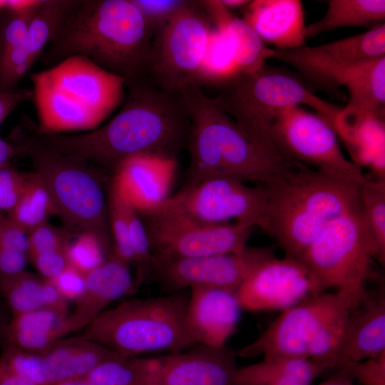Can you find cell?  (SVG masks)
Instances as JSON below:
<instances>
[{
	"instance_id": "6da1fadb",
	"label": "cell",
	"mask_w": 385,
	"mask_h": 385,
	"mask_svg": "<svg viewBox=\"0 0 385 385\" xmlns=\"http://www.w3.org/2000/svg\"><path fill=\"white\" fill-rule=\"evenodd\" d=\"M123 107L109 122L81 134H36L34 142L113 173L140 154L175 158L188 143L190 120L180 95L168 93L148 77L125 81Z\"/></svg>"
},
{
	"instance_id": "7a4b0ae2",
	"label": "cell",
	"mask_w": 385,
	"mask_h": 385,
	"mask_svg": "<svg viewBox=\"0 0 385 385\" xmlns=\"http://www.w3.org/2000/svg\"><path fill=\"white\" fill-rule=\"evenodd\" d=\"M153 38L131 0H83L41 56L48 66L85 56L127 81L148 76Z\"/></svg>"
},
{
	"instance_id": "3957f363",
	"label": "cell",
	"mask_w": 385,
	"mask_h": 385,
	"mask_svg": "<svg viewBox=\"0 0 385 385\" xmlns=\"http://www.w3.org/2000/svg\"><path fill=\"white\" fill-rule=\"evenodd\" d=\"M37 134L92 130L125 101V79L73 56L30 74Z\"/></svg>"
},
{
	"instance_id": "277c9868",
	"label": "cell",
	"mask_w": 385,
	"mask_h": 385,
	"mask_svg": "<svg viewBox=\"0 0 385 385\" xmlns=\"http://www.w3.org/2000/svg\"><path fill=\"white\" fill-rule=\"evenodd\" d=\"M361 186L301 164L266 186V232L285 255L299 259L332 221L360 205Z\"/></svg>"
},
{
	"instance_id": "5b68a950",
	"label": "cell",
	"mask_w": 385,
	"mask_h": 385,
	"mask_svg": "<svg viewBox=\"0 0 385 385\" xmlns=\"http://www.w3.org/2000/svg\"><path fill=\"white\" fill-rule=\"evenodd\" d=\"M188 298L187 289L124 301L103 312L78 337L128 359L186 349L183 323Z\"/></svg>"
},
{
	"instance_id": "8992f818",
	"label": "cell",
	"mask_w": 385,
	"mask_h": 385,
	"mask_svg": "<svg viewBox=\"0 0 385 385\" xmlns=\"http://www.w3.org/2000/svg\"><path fill=\"white\" fill-rule=\"evenodd\" d=\"M216 86L218 94L214 99L218 106L249 135L278 150L272 129L283 110L309 106L333 127L342 109L319 98L295 77L265 64Z\"/></svg>"
},
{
	"instance_id": "52a82bcc",
	"label": "cell",
	"mask_w": 385,
	"mask_h": 385,
	"mask_svg": "<svg viewBox=\"0 0 385 385\" xmlns=\"http://www.w3.org/2000/svg\"><path fill=\"white\" fill-rule=\"evenodd\" d=\"M351 309L366 296L378 251L361 204L332 221L299 258Z\"/></svg>"
},
{
	"instance_id": "ba28073f",
	"label": "cell",
	"mask_w": 385,
	"mask_h": 385,
	"mask_svg": "<svg viewBox=\"0 0 385 385\" xmlns=\"http://www.w3.org/2000/svg\"><path fill=\"white\" fill-rule=\"evenodd\" d=\"M35 172L45 183L57 215L81 232L97 235L111 247V230L103 185L88 163L41 147L31 140L21 145Z\"/></svg>"
},
{
	"instance_id": "9c48e42d",
	"label": "cell",
	"mask_w": 385,
	"mask_h": 385,
	"mask_svg": "<svg viewBox=\"0 0 385 385\" xmlns=\"http://www.w3.org/2000/svg\"><path fill=\"white\" fill-rule=\"evenodd\" d=\"M211 21L200 1H188L152 42L148 77L173 94L202 85V68Z\"/></svg>"
},
{
	"instance_id": "30bf717a",
	"label": "cell",
	"mask_w": 385,
	"mask_h": 385,
	"mask_svg": "<svg viewBox=\"0 0 385 385\" xmlns=\"http://www.w3.org/2000/svg\"><path fill=\"white\" fill-rule=\"evenodd\" d=\"M212 131L206 149L209 176L268 186L299 165L254 139L212 98Z\"/></svg>"
},
{
	"instance_id": "8fae6325",
	"label": "cell",
	"mask_w": 385,
	"mask_h": 385,
	"mask_svg": "<svg viewBox=\"0 0 385 385\" xmlns=\"http://www.w3.org/2000/svg\"><path fill=\"white\" fill-rule=\"evenodd\" d=\"M138 213L152 252L158 255L197 257L241 252L247 248L252 230L237 222H202L165 201Z\"/></svg>"
},
{
	"instance_id": "7c38bea8",
	"label": "cell",
	"mask_w": 385,
	"mask_h": 385,
	"mask_svg": "<svg viewBox=\"0 0 385 385\" xmlns=\"http://www.w3.org/2000/svg\"><path fill=\"white\" fill-rule=\"evenodd\" d=\"M272 138L289 160L334 178L362 185L366 175L341 149L332 125L315 112L302 106L287 108L276 117Z\"/></svg>"
},
{
	"instance_id": "4fadbf2b",
	"label": "cell",
	"mask_w": 385,
	"mask_h": 385,
	"mask_svg": "<svg viewBox=\"0 0 385 385\" xmlns=\"http://www.w3.org/2000/svg\"><path fill=\"white\" fill-rule=\"evenodd\" d=\"M268 190L230 178H215L184 187L165 201L202 222H235L267 230Z\"/></svg>"
},
{
	"instance_id": "5bb4252c",
	"label": "cell",
	"mask_w": 385,
	"mask_h": 385,
	"mask_svg": "<svg viewBox=\"0 0 385 385\" xmlns=\"http://www.w3.org/2000/svg\"><path fill=\"white\" fill-rule=\"evenodd\" d=\"M266 59L284 62L316 86L329 91L342 86L358 64L385 56V24L324 44L289 50L267 48Z\"/></svg>"
},
{
	"instance_id": "9a60e30c",
	"label": "cell",
	"mask_w": 385,
	"mask_h": 385,
	"mask_svg": "<svg viewBox=\"0 0 385 385\" xmlns=\"http://www.w3.org/2000/svg\"><path fill=\"white\" fill-rule=\"evenodd\" d=\"M274 257L272 247H247L241 252L197 257L153 255L151 275L168 293L197 287L236 292L260 264Z\"/></svg>"
},
{
	"instance_id": "2e32d148",
	"label": "cell",
	"mask_w": 385,
	"mask_h": 385,
	"mask_svg": "<svg viewBox=\"0 0 385 385\" xmlns=\"http://www.w3.org/2000/svg\"><path fill=\"white\" fill-rule=\"evenodd\" d=\"M343 307L349 308L335 292L311 297L281 311L255 340L239 349L236 356L309 358L310 345L320 328Z\"/></svg>"
},
{
	"instance_id": "e0dca14e",
	"label": "cell",
	"mask_w": 385,
	"mask_h": 385,
	"mask_svg": "<svg viewBox=\"0 0 385 385\" xmlns=\"http://www.w3.org/2000/svg\"><path fill=\"white\" fill-rule=\"evenodd\" d=\"M327 289L299 259L277 256L260 264L236 291L242 309L283 311Z\"/></svg>"
},
{
	"instance_id": "ac0fdd59",
	"label": "cell",
	"mask_w": 385,
	"mask_h": 385,
	"mask_svg": "<svg viewBox=\"0 0 385 385\" xmlns=\"http://www.w3.org/2000/svg\"><path fill=\"white\" fill-rule=\"evenodd\" d=\"M242 309L235 292L211 287L190 288L183 323L186 349L195 346H226L237 326Z\"/></svg>"
},
{
	"instance_id": "d6986e66",
	"label": "cell",
	"mask_w": 385,
	"mask_h": 385,
	"mask_svg": "<svg viewBox=\"0 0 385 385\" xmlns=\"http://www.w3.org/2000/svg\"><path fill=\"white\" fill-rule=\"evenodd\" d=\"M152 357L156 385H236V354L195 346Z\"/></svg>"
},
{
	"instance_id": "ffe728a7",
	"label": "cell",
	"mask_w": 385,
	"mask_h": 385,
	"mask_svg": "<svg viewBox=\"0 0 385 385\" xmlns=\"http://www.w3.org/2000/svg\"><path fill=\"white\" fill-rule=\"evenodd\" d=\"M176 169L175 158L136 155L117 168L111 185L138 212L148 210L170 197Z\"/></svg>"
},
{
	"instance_id": "44dd1931",
	"label": "cell",
	"mask_w": 385,
	"mask_h": 385,
	"mask_svg": "<svg viewBox=\"0 0 385 385\" xmlns=\"http://www.w3.org/2000/svg\"><path fill=\"white\" fill-rule=\"evenodd\" d=\"M129 265L113 252L98 267L86 274V284L74 309L66 318L70 333L84 329L114 301L134 291Z\"/></svg>"
},
{
	"instance_id": "7402d4cb",
	"label": "cell",
	"mask_w": 385,
	"mask_h": 385,
	"mask_svg": "<svg viewBox=\"0 0 385 385\" xmlns=\"http://www.w3.org/2000/svg\"><path fill=\"white\" fill-rule=\"evenodd\" d=\"M242 19L262 43L277 50L305 45L303 6L299 0L250 1L244 8Z\"/></svg>"
},
{
	"instance_id": "603a6c76",
	"label": "cell",
	"mask_w": 385,
	"mask_h": 385,
	"mask_svg": "<svg viewBox=\"0 0 385 385\" xmlns=\"http://www.w3.org/2000/svg\"><path fill=\"white\" fill-rule=\"evenodd\" d=\"M385 353V296L382 291L368 293L349 309L339 368Z\"/></svg>"
},
{
	"instance_id": "cb8c5ba5",
	"label": "cell",
	"mask_w": 385,
	"mask_h": 385,
	"mask_svg": "<svg viewBox=\"0 0 385 385\" xmlns=\"http://www.w3.org/2000/svg\"><path fill=\"white\" fill-rule=\"evenodd\" d=\"M342 86L348 101L333 128L369 118H384L385 56L362 62L353 68Z\"/></svg>"
},
{
	"instance_id": "d4e9b609",
	"label": "cell",
	"mask_w": 385,
	"mask_h": 385,
	"mask_svg": "<svg viewBox=\"0 0 385 385\" xmlns=\"http://www.w3.org/2000/svg\"><path fill=\"white\" fill-rule=\"evenodd\" d=\"M200 3L212 25L223 34L230 45L240 74L261 68L267 61V47L252 28L220 0L200 1Z\"/></svg>"
},
{
	"instance_id": "484cf974",
	"label": "cell",
	"mask_w": 385,
	"mask_h": 385,
	"mask_svg": "<svg viewBox=\"0 0 385 385\" xmlns=\"http://www.w3.org/2000/svg\"><path fill=\"white\" fill-rule=\"evenodd\" d=\"M331 368L311 358L274 356L237 368L236 385H311Z\"/></svg>"
},
{
	"instance_id": "4316f807",
	"label": "cell",
	"mask_w": 385,
	"mask_h": 385,
	"mask_svg": "<svg viewBox=\"0 0 385 385\" xmlns=\"http://www.w3.org/2000/svg\"><path fill=\"white\" fill-rule=\"evenodd\" d=\"M384 118L373 117L352 123H339L334 130L361 168L370 170V177L385 180Z\"/></svg>"
},
{
	"instance_id": "83f0119b",
	"label": "cell",
	"mask_w": 385,
	"mask_h": 385,
	"mask_svg": "<svg viewBox=\"0 0 385 385\" xmlns=\"http://www.w3.org/2000/svg\"><path fill=\"white\" fill-rule=\"evenodd\" d=\"M0 292L13 315L38 309H51L62 316L68 313L67 301L44 279L25 270L0 277Z\"/></svg>"
},
{
	"instance_id": "f1b7e54d",
	"label": "cell",
	"mask_w": 385,
	"mask_h": 385,
	"mask_svg": "<svg viewBox=\"0 0 385 385\" xmlns=\"http://www.w3.org/2000/svg\"><path fill=\"white\" fill-rule=\"evenodd\" d=\"M384 0H329L324 15L306 26L305 37L349 26L371 29L385 24Z\"/></svg>"
},
{
	"instance_id": "f546056e",
	"label": "cell",
	"mask_w": 385,
	"mask_h": 385,
	"mask_svg": "<svg viewBox=\"0 0 385 385\" xmlns=\"http://www.w3.org/2000/svg\"><path fill=\"white\" fill-rule=\"evenodd\" d=\"M67 334L66 319L58 325L54 317L43 310L19 315L5 329L8 344L33 353L43 352Z\"/></svg>"
},
{
	"instance_id": "4dcf8cb0",
	"label": "cell",
	"mask_w": 385,
	"mask_h": 385,
	"mask_svg": "<svg viewBox=\"0 0 385 385\" xmlns=\"http://www.w3.org/2000/svg\"><path fill=\"white\" fill-rule=\"evenodd\" d=\"M79 1L40 0L30 19L26 45L33 64L61 29Z\"/></svg>"
},
{
	"instance_id": "1f68e13d",
	"label": "cell",
	"mask_w": 385,
	"mask_h": 385,
	"mask_svg": "<svg viewBox=\"0 0 385 385\" xmlns=\"http://www.w3.org/2000/svg\"><path fill=\"white\" fill-rule=\"evenodd\" d=\"M53 215L57 210L43 180L36 172L27 173L23 192L6 216L29 234Z\"/></svg>"
},
{
	"instance_id": "d6a6232c",
	"label": "cell",
	"mask_w": 385,
	"mask_h": 385,
	"mask_svg": "<svg viewBox=\"0 0 385 385\" xmlns=\"http://www.w3.org/2000/svg\"><path fill=\"white\" fill-rule=\"evenodd\" d=\"M85 379L90 385H156L152 357L111 359Z\"/></svg>"
},
{
	"instance_id": "836d02e7",
	"label": "cell",
	"mask_w": 385,
	"mask_h": 385,
	"mask_svg": "<svg viewBox=\"0 0 385 385\" xmlns=\"http://www.w3.org/2000/svg\"><path fill=\"white\" fill-rule=\"evenodd\" d=\"M240 73L230 45L223 34L212 25L202 63V84L217 85Z\"/></svg>"
},
{
	"instance_id": "e575fe53",
	"label": "cell",
	"mask_w": 385,
	"mask_h": 385,
	"mask_svg": "<svg viewBox=\"0 0 385 385\" xmlns=\"http://www.w3.org/2000/svg\"><path fill=\"white\" fill-rule=\"evenodd\" d=\"M361 204L378 251L377 261L385 262V180L366 175L361 186Z\"/></svg>"
},
{
	"instance_id": "d590c367",
	"label": "cell",
	"mask_w": 385,
	"mask_h": 385,
	"mask_svg": "<svg viewBox=\"0 0 385 385\" xmlns=\"http://www.w3.org/2000/svg\"><path fill=\"white\" fill-rule=\"evenodd\" d=\"M113 250L97 235L81 232L66 247L68 264L87 274L101 265Z\"/></svg>"
},
{
	"instance_id": "8d00e7d4",
	"label": "cell",
	"mask_w": 385,
	"mask_h": 385,
	"mask_svg": "<svg viewBox=\"0 0 385 385\" xmlns=\"http://www.w3.org/2000/svg\"><path fill=\"white\" fill-rule=\"evenodd\" d=\"M108 208L110 230L113 242L112 252L128 265H134V253L122 198L111 185Z\"/></svg>"
},
{
	"instance_id": "74e56055",
	"label": "cell",
	"mask_w": 385,
	"mask_h": 385,
	"mask_svg": "<svg viewBox=\"0 0 385 385\" xmlns=\"http://www.w3.org/2000/svg\"><path fill=\"white\" fill-rule=\"evenodd\" d=\"M0 361L11 371L32 385H50L40 353H33L8 344Z\"/></svg>"
},
{
	"instance_id": "f35d334b",
	"label": "cell",
	"mask_w": 385,
	"mask_h": 385,
	"mask_svg": "<svg viewBox=\"0 0 385 385\" xmlns=\"http://www.w3.org/2000/svg\"><path fill=\"white\" fill-rule=\"evenodd\" d=\"M78 341V337L61 339L40 353L50 385L70 379L71 360Z\"/></svg>"
},
{
	"instance_id": "ab89813d",
	"label": "cell",
	"mask_w": 385,
	"mask_h": 385,
	"mask_svg": "<svg viewBox=\"0 0 385 385\" xmlns=\"http://www.w3.org/2000/svg\"><path fill=\"white\" fill-rule=\"evenodd\" d=\"M78 337L79 341L71 360L69 379L86 378L104 362L125 358L98 343Z\"/></svg>"
},
{
	"instance_id": "60d3db41",
	"label": "cell",
	"mask_w": 385,
	"mask_h": 385,
	"mask_svg": "<svg viewBox=\"0 0 385 385\" xmlns=\"http://www.w3.org/2000/svg\"><path fill=\"white\" fill-rule=\"evenodd\" d=\"M154 36L183 9L185 0H131Z\"/></svg>"
},
{
	"instance_id": "b9f144b4",
	"label": "cell",
	"mask_w": 385,
	"mask_h": 385,
	"mask_svg": "<svg viewBox=\"0 0 385 385\" xmlns=\"http://www.w3.org/2000/svg\"><path fill=\"white\" fill-rule=\"evenodd\" d=\"M36 6L19 11H4L0 25V54L26 42L29 21Z\"/></svg>"
},
{
	"instance_id": "7bdbcfd3",
	"label": "cell",
	"mask_w": 385,
	"mask_h": 385,
	"mask_svg": "<svg viewBox=\"0 0 385 385\" xmlns=\"http://www.w3.org/2000/svg\"><path fill=\"white\" fill-rule=\"evenodd\" d=\"M69 242V236L66 231L45 222L28 234V260L43 251L66 248Z\"/></svg>"
},
{
	"instance_id": "ee69618b",
	"label": "cell",
	"mask_w": 385,
	"mask_h": 385,
	"mask_svg": "<svg viewBox=\"0 0 385 385\" xmlns=\"http://www.w3.org/2000/svg\"><path fill=\"white\" fill-rule=\"evenodd\" d=\"M27 173L10 165L0 167V214L8 213L17 203L25 187Z\"/></svg>"
},
{
	"instance_id": "f6af8a7d",
	"label": "cell",
	"mask_w": 385,
	"mask_h": 385,
	"mask_svg": "<svg viewBox=\"0 0 385 385\" xmlns=\"http://www.w3.org/2000/svg\"><path fill=\"white\" fill-rule=\"evenodd\" d=\"M342 368L362 385H385V353Z\"/></svg>"
},
{
	"instance_id": "bcb514c9",
	"label": "cell",
	"mask_w": 385,
	"mask_h": 385,
	"mask_svg": "<svg viewBox=\"0 0 385 385\" xmlns=\"http://www.w3.org/2000/svg\"><path fill=\"white\" fill-rule=\"evenodd\" d=\"M46 280L66 301H77L84 291L86 275L68 264L57 277Z\"/></svg>"
},
{
	"instance_id": "7dc6e473",
	"label": "cell",
	"mask_w": 385,
	"mask_h": 385,
	"mask_svg": "<svg viewBox=\"0 0 385 385\" xmlns=\"http://www.w3.org/2000/svg\"><path fill=\"white\" fill-rule=\"evenodd\" d=\"M66 247L41 252L30 257L29 261L31 262L43 279H53L60 274L68 265Z\"/></svg>"
},
{
	"instance_id": "c3c4849f",
	"label": "cell",
	"mask_w": 385,
	"mask_h": 385,
	"mask_svg": "<svg viewBox=\"0 0 385 385\" xmlns=\"http://www.w3.org/2000/svg\"><path fill=\"white\" fill-rule=\"evenodd\" d=\"M0 245L28 253V234L3 214H0Z\"/></svg>"
},
{
	"instance_id": "681fc988",
	"label": "cell",
	"mask_w": 385,
	"mask_h": 385,
	"mask_svg": "<svg viewBox=\"0 0 385 385\" xmlns=\"http://www.w3.org/2000/svg\"><path fill=\"white\" fill-rule=\"evenodd\" d=\"M28 261L26 253L0 245V277L23 272Z\"/></svg>"
},
{
	"instance_id": "f907efd6",
	"label": "cell",
	"mask_w": 385,
	"mask_h": 385,
	"mask_svg": "<svg viewBox=\"0 0 385 385\" xmlns=\"http://www.w3.org/2000/svg\"><path fill=\"white\" fill-rule=\"evenodd\" d=\"M32 98L33 90L30 88L0 92V125L18 105Z\"/></svg>"
},
{
	"instance_id": "816d5d0a",
	"label": "cell",
	"mask_w": 385,
	"mask_h": 385,
	"mask_svg": "<svg viewBox=\"0 0 385 385\" xmlns=\"http://www.w3.org/2000/svg\"><path fill=\"white\" fill-rule=\"evenodd\" d=\"M22 155L21 145H14L0 138V167L9 165L14 157Z\"/></svg>"
},
{
	"instance_id": "f5cc1de1",
	"label": "cell",
	"mask_w": 385,
	"mask_h": 385,
	"mask_svg": "<svg viewBox=\"0 0 385 385\" xmlns=\"http://www.w3.org/2000/svg\"><path fill=\"white\" fill-rule=\"evenodd\" d=\"M0 385H32L21 378L0 361Z\"/></svg>"
},
{
	"instance_id": "db71d44e",
	"label": "cell",
	"mask_w": 385,
	"mask_h": 385,
	"mask_svg": "<svg viewBox=\"0 0 385 385\" xmlns=\"http://www.w3.org/2000/svg\"><path fill=\"white\" fill-rule=\"evenodd\" d=\"M339 371L326 379L319 385H354V379L349 371L344 369H338Z\"/></svg>"
},
{
	"instance_id": "11a10c76",
	"label": "cell",
	"mask_w": 385,
	"mask_h": 385,
	"mask_svg": "<svg viewBox=\"0 0 385 385\" xmlns=\"http://www.w3.org/2000/svg\"><path fill=\"white\" fill-rule=\"evenodd\" d=\"M39 0H7L5 1L4 11H19L36 6Z\"/></svg>"
},
{
	"instance_id": "9f6ffc18",
	"label": "cell",
	"mask_w": 385,
	"mask_h": 385,
	"mask_svg": "<svg viewBox=\"0 0 385 385\" xmlns=\"http://www.w3.org/2000/svg\"><path fill=\"white\" fill-rule=\"evenodd\" d=\"M250 1L246 0H221L222 4L230 11L241 8L244 9Z\"/></svg>"
},
{
	"instance_id": "6f0895ef",
	"label": "cell",
	"mask_w": 385,
	"mask_h": 385,
	"mask_svg": "<svg viewBox=\"0 0 385 385\" xmlns=\"http://www.w3.org/2000/svg\"><path fill=\"white\" fill-rule=\"evenodd\" d=\"M53 385H90L85 378L65 380Z\"/></svg>"
},
{
	"instance_id": "680465c9",
	"label": "cell",
	"mask_w": 385,
	"mask_h": 385,
	"mask_svg": "<svg viewBox=\"0 0 385 385\" xmlns=\"http://www.w3.org/2000/svg\"><path fill=\"white\" fill-rule=\"evenodd\" d=\"M5 1L0 0V12L4 10Z\"/></svg>"
},
{
	"instance_id": "91938a15",
	"label": "cell",
	"mask_w": 385,
	"mask_h": 385,
	"mask_svg": "<svg viewBox=\"0 0 385 385\" xmlns=\"http://www.w3.org/2000/svg\"><path fill=\"white\" fill-rule=\"evenodd\" d=\"M4 11H1L0 12V25H1L3 16H4Z\"/></svg>"
}]
</instances>
